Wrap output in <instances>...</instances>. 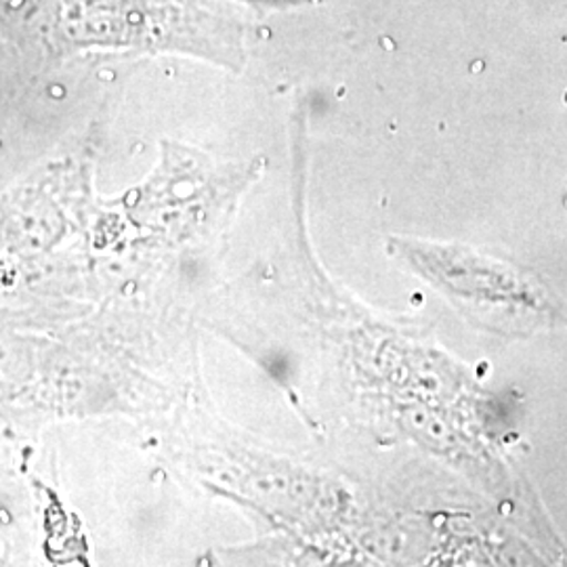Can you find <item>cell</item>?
Masks as SVG:
<instances>
[{
  "instance_id": "obj_1",
  "label": "cell",
  "mask_w": 567,
  "mask_h": 567,
  "mask_svg": "<svg viewBox=\"0 0 567 567\" xmlns=\"http://www.w3.org/2000/svg\"><path fill=\"white\" fill-rule=\"evenodd\" d=\"M74 51L63 0H0V65L21 63L39 74Z\"/></svg>"
}]
</instances>
